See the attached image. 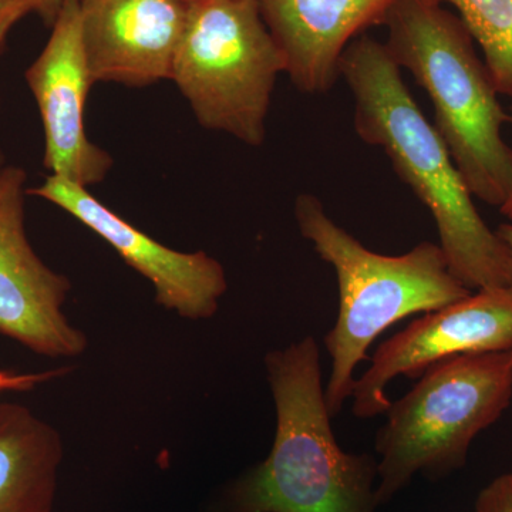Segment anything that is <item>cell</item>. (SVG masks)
<instances>
[{
	"label": "cell",
	"instance_id": "1",
	"mask_svg": "<svg viewBox=\"0 0 512 512\" xmlns=\"http://www.w3.org/2000/svg\"><path fill=\"white\" fill-rule=\"evenodd\" d=\"M339 76L355 97L357 136L383 148L397 175L429 208L451 274L471 291L508 288L507 245L478 214L446 143L407 90L386 45L357 37L340 57Z\"/></svg>",
	"mask_w": 512,
	"mask_h": 512
},
{
	"label": "cell",
	"instance_id": "2",
	"mask_svg": "<svg viewBox=\"0 0 512 512\" xmlns=\"http://www.w3.org/2000/svg\"><path fill=\"white\" fill-rule=\"evenodd\" d=\"M266 375L276 407L271 453L231 485L228 512H375L377 463L340 448L330 426L318 343L272 350Z\"/></svg>",
	"mask_w": 512,
	"mask_h": 512
},
{
	"label": "cell",
	"instance_id": "3",
	"mask_svg": "<svg viewBox=\"0 0 512 512\" xmlns=\"http://www.w3.org/2000/svg\"><path fill=\"white\" fill-rule=\"evenodd\" d=\"M386 45L429 94L436 128L471 195L500 208L512 188L510 117L463 20L440 0H397L384 20Z\"/></svg>",
	"mask_w": 512,
	"mask_h": 512
},
{
	"label": "cell",
	"instance_id": "4",
	"mask_svg": "<svg viewBox=\"0 0 512 512\" xmlns=\"http://www.w3.org/2000/svg\"><path fill=\"white\" fill-rule=\"evenodd\" d=\"M295 218L302 237L338 276L339 315L323 340L332 360L325 399L330 416H338L352 396L357 365L384 330L473 291L451 274L440 245L433 242H421L400 256L376 254L339 227L312 194L296 198Z\"/></svg>",
	"mask_w": 512,
	"mask_h": 512
},
{
	"label": "cell",
	"instance_id": "5",
	"mask_svg": "<svg viewBox=\"0 0 512 512\" xmlns=\"http://www.w3.org/2000/svg\"><path fill=\"white\" fill-rule=\"evenodd\" d=\"M512 400V349L451 357L430 366L390 404L376 437L377 504L416 474L444 476L466 464L471 443Z\"/></svg>",
	"mask_w": 512,
	"mask_h": 512
},
{
	"label": "cell",
	"instance_id": "6",
	"mask_svg": "<svg viewBox=\"0 0 512 512\" xmlns=\"http://www.w3.org/2000/svg\"><path fill=\"white\" fill-rule=\"evenodd\" d=\"M285 69L258 0H191L170 80L202 127L262 146L276 79Z\"/></svg>",
	"mask_w": 512,
	"mask_h": 512
},
{
	"label": "cell",
	"instance_id": "7",
	"mask_svg": "<svg viewBox=\"0 0 512 512\" xmlns=\"http://www.w3.org/2000/svg\"><path fill=\"white\" fill-rule=\"evenodd\" d=\"M26 173L0 168V335L36 355L82 356L89 340L64 315L69 278L36 254L25 225Z\"/></svg>",
	"mask_w": 512,
	"mask_h": 512
},
{
	"label": "cell",
	"instance_id": "8",
	"mask_svg": "<svg viewBox=\"0 0 512 512\" xmlns=\"http://www.w3.org/2000/svg\"><path fill=\"white\" fill-rule=\"evenodd\" d=\"M512 349V292L480 289L467 298L426 313L377 348L369 369L353 383V414H386L387 384L397 376L417 379L451 357Z\"/></svg>",
	"mask_w": 512,
	"mask_h": 512
},
{
	"label": "cell",
	"instance_id": "9",
	"mask_svg": "<svg viewBox=\"0 0 512 512\" xmlns=\"http://www.w3.org/2000/svg\"><path fill=\"white\" fill-rule=\"evenodd\" d=\"M29 194L52 202L94 234L153 285L156 301L165 311L187 320H208L220 309L228 289L224 266L204 251L180 252L144 234L107 205L80 187L49 175Z\"/></svg>",
	"mask_w": 512,
	"mask_h": 512
},
{
	"label": "cell",
	"instance_id": "10",
	"mask_svg": "<svg viewBox=\"0 0 512 512\" xmlns=\"http://www.w3.org/2000/svg\"><path fill=\"white\" fill-rule=\"evenodd\" d=\"M52 35L26 72L43 131V164L50 175L89 188L104 181L113 158L84 130V106L92 77L84 56L79 0H66L53 22Z\"/></svg>",
	"mask_w": 512,
	"mask_h": 512
},
{
	"label": "cell",
	"instance_id": "11",
	"mask_svg": "<svg viewBox=\"0 0 512 512\" xmlns=\"http://www.w3.org/2000/svg\"><path fill=\"white\" fill-rule=\"evenodd\" d=\"M191 0H79L92 82L146 87L170 80Z\"/></svg>",
	"mask_w": 512,
	"mask_h": 512
},
{
	"label": "cell",
	"instance_id": "12",
	"mask_svg": "<svg viewBox=\"0 0 512 512\" xmlns=\"http://www.w3.org/2000/svg\"><path fill=\"white\" fill-rule=\"evenodd\" d=\"M397 0H258L285 59V73L303 93L329 92L346 47L383 25Z\"/></svg>",
	"mask_w": 512,
	"mask_h": 512
},
{
	"label": "cell",
	"instance_id": "13",
	"mask_svg": "<svg viewBox=\"0 0 512 512\" xmlns=\"http://www.w3.org/2000/svg\"><path fill=\"white\" fill-rule=\"evenodd\" d=\"M62 460L52 424L23 404L0 402V512H53Z\"/></svg>",
	"mask_w": 512,
	"mask_h": 512
},
{
	"label": "cell",
	"instance_id": "14",
	"mask_svg": "<svg viewBox=\"0 0 512 512\" xmlns=\"http://www.w3.org/2000/svg\"><path fill=\"white\" fill-rule=\"evenodd\" d=\"M454 6L480 45L498 94L512 96V0H440Z\"/></svg>",
	"mask_w": 512,
	"mask_h": 512
},
{
	"label": "cell",
	"instance_id": "15",
	"mask_svg": "<svg viewBox=\"0 0 512 512\" xmlns=\"http://www.w3.org/2000/svg\"><path fill=\"white\" fill-rule=\"evenodd\" d=\"M476 512H512V473L495 478L481 491Z\"/></svg>",
	"mask_w": 512,
	"mask_h": 512
},
{
	"label": "cell",
	"instance_id": "16",
	"mask_svg": "<svg viewBox=\"0 0 512 512\" xmlns=\"http://www.w3.org/2000/svg\"><path fill=\"white\" fill-rule=\"evenodd\" d=\"M67 373H69V369H66V367L37 373H16L12 370L0 369V393L28 392V390L35 389L39 384L67 375Z\"/></svg>",
	"mask_w": 512,
	"mask_h": 512
},
{
	"label": "cell",
	"instance_id": "17",
	"mask_svg": "<svg viewBox=\"0 0 512 512\" xmlns=\"http://www.w3.org/2000/svg\"><path fill=\"white\" fill-rule=\"evenodd\" d=\"M35 12L40 13L39 0H0V47L16 23Z\"/></svg>",
	"mask_w": 512,
	"mask_h": 512
},
{
	"label": "cell",
	"instance_id": "18",
	"mask_svg": "<svg viewBox=\"0 0 512 512\" xmlns=\"http://www.w3.org/2000/svg\"><path fill=\"white\" fill-rule=\"evenodd\" d=\"M40 3V13L43 19L46 20L47 23L53 25L55 22L56 16L59 15L60 9L66 0H39Z\"/></svg>",
	"mask_w": 512,
	"mask_h": 512
},
{
	"label": "cell",
	"instance_id": "19",
	"mask_svg": "<svg viewBox=\"0 0 512 512\" xmlns=\"http://www.w3.org/2000/svg\"><path fill=\"white\" fill-rule=\"evenodd\" d=\"M497 235L501 238V241L507 245L508 252H510L511 262H512V225L511 224H501L500 227L497 228ZM508 289L512 292V279L511 284L508 286Z\"/></svg>",
	"mask_w": 512,
	"mask_h": 512
},
{
	"label": "cell",
	"instance_id": "20",
	"mask_svg": "<svg viewBox=\"0 0 512 512\" xmlns=\"http://www.w3.org/2000/svg\"><path fill=\"white\" fill-rule=\"evenodd\" d=\"M510 121L512 123V107H511V117ZM501 214L505 215V217L510 218L512 220V188L510 195H508L507 201L504 202L500 207Z\"/></svg>",
	"mask_w": 512,
	"mask_h": 512
},
{
	"label": "cell",
	"instance_id": "21",
	"mask_svg": "<svg viewBox=\"0 0 512 512\" xmlns=\"http://www.w3.org/2000/svg\"><path fill=\"white\" fill-rule=\"evenodd\" d=\"M3 165H5V154H3V151L0 150V168H2Z\"/></svg>",
	"mask_w": 512,
	"mask_h": 512
}]
</instances>
